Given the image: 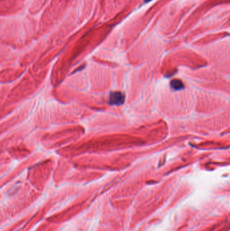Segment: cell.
<instances>
[{
	"label": "cell",
	"mask_w": 230,
	"mask_h": 231,
	"mask_svg": "<svg viewBox=\"0 0 230 231\" xmlns=\"http://www.w3.org/2000/svg\"><path fill=\"white\" fill-rule=\"evenodd\" d=\"M124 101V95L120 92H114L110 95V104L119 106Z\"/></svg>",
	"instance_id": "obj_1"
},
{
	"label": "cell",
	"mask_w": 230,
	"mask_h": 231,
	"mask_svg": "<svg viewBox=\"0 0 230 231\" xmlns=\"http://www.w3.org/2000/svg\"><path fill=\"white\" fill-rule=\"evenodd\" d=\"M151 1H152V0H144V1L146 2V3H148V2Z\"/></svg>",
	"instance_id": "obj_3"
},
{
	"label": "cell",
	"mask_w": 230,
	"mask_h": 231,
	"mask_svg": "<svg viewBox=\"0 0 230 231\" xmlns=\"http://www.w3.org/2000/svg\"><path fill=\"white\" fill-rule=\"evenodd\" d=\"M171 87L175 90H180L184 88V85H183L182 81L178 80V79H175L171 82Z\"/></svg>",
	"instance_id": "obj_2"
}]
</instances>
